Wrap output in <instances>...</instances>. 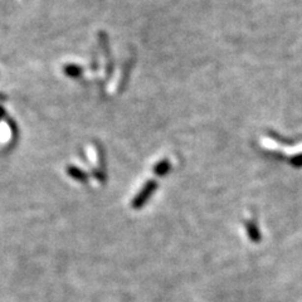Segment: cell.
Instances as JSON below:
<instances>
[{
    "label": "cell",
    "mask_w": 302,
    "mask_h": 302,
    "mask_svg": "<svg viewBox=\"0 0 302 302\" xmlns=\"http://www.w3.org/2000/svg\"><path fill=\"white\" fill-rule=\"evenodd\" d=\"M245 228H247V234L249 237V240L254 243H258L261 241V233L257 228V225L253 222H248L245 224Z\"/></svg>",
    "instance_id": "cell-2"
},
{
    "label": "cell",
    "mask_w": 302,
    "mask_h": 302,
    "mask_svg": "<svg viewBox=\"0 0 302 302\" xmlns=\"http://www.w3.org/2000/svg\"><path fill=\"white\" fill-rule=\"evenodd\" d=\"M155 189H156V184H155L154 181H149L148 184L144 186L143 190L136 195V198H135L134 202H132V207H134L135 209L141 208V207L148 202L149 198L151 197V194L154 193Z\"/></svg>",
    "instance_id": "cell-1"
},
{
    "label": "cell",
    "mask_w": 302,
    "mask_h": 302,
    "mask_svg": "<svg viewBox=\"0 0 302 302\" xmlns=\"http://www.w3.org/2000/svg\"><path fill=\"white\" fill-rule=\"evenodd\" d=\"M292 163H294L296 166H302V155H300V156L295 157Z\"/></svg>",
    "instance_id": "cell-4"
},
{
    "label": "cell",
    "mask_w": 302,
    "mask_h": 302,
    "mask_svg": "<svg viewBox=\"0 0 302 302\" xmlns=\"http://www.w3.org/2000/svg\"><path fill=\"white\" fill-rule=\"evenodd\" d=\"M169 169H170V164L165 160V161H161V163H159L156 166H155V173L161 177V175H165L166 173H168Z\"/></svg>",
    "instance_id": "cell-3"
}]
</instances>
